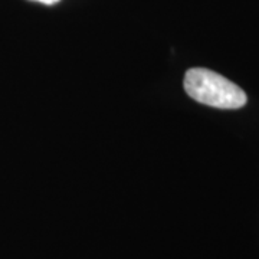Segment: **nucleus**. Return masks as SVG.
Instances as JSON below:
<instances>
[{
    "instance_id": "obj_1",
    "label": "nucleus",
    "mask_w": 259,
    "mask_h": 259,
    "mask_svg": "<svg viewBox=\"0 0 259 259\" xmlns=\"http://www.w3.org/2000/svg\"><path fill=\"white\" fill-rule=\"evenodd\" d=\"M183 85L187 95L194 101L214 108L236 110L248 101L246 94L236 83L204 68L189 69Z\"/></svg>"
},
{
    "instance_id": "obj_2",
    "label": "nucleus",
    "mask_w": 259,
    "mask_h": 259,
    "mask_svg": "<svg viewBox=\"0 0 259 259\" xmlns=\"http://www.w3.org/2000/svg\"><path fill=\"white\" fill-rule=\"evenodd\" d=\"M33 2H39V3H44V5H55V3H58L59 0H33Z\"/></svg>"
}]
</instances>
